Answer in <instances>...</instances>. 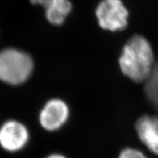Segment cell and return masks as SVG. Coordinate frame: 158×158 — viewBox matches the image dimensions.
I'll list each match as a JSON object with an SVG mask.
<instances>
[{"label":"cell","instance_id":"3","mask_svg":"<svg viewBox=\"0 0 158 158\" xmlns=\"http://www.w3.org/2000/svg\"><path fill=\"white\" fill-rule=\"evenodd\" d=\"M96 16L106 30H123L127 25L128 12L121 0H102L96 9Z\"/></svg>","mask_w":158,"mask_h":158},{"label":"cell","instance_id":"8","mask_svg":"<svg viewBox=\"0 0 158 158\" xmlns=\"http://www.w3.org/2000/svg\"><path fill=\"white\" fill-rule=\"evenodd\" d=\"M145 93L150 103L158 111V63L155 64L145 83Z\"/></svg>","mask_w":158,"mask_h":158},{"label":"cell","instance_id":"10","mask_svg":"<svg viewBox=\"0 0 158 158\" xmlns=\"http://www.w3.org/2000/svg\"><path fill=\"white\" fill-rule=\"evenodd\" d=\"M54 0H30V2L34 5H39L43 6L45 9L48 6L51 5Z\"/></svg>","mask_w":158,"mask_h":158},{"label":"cell","instance_id":"7","mask_svg":"<svg viewBox=\"0 0 158 158\" xmlns=\"http://www.w3.org/2000/svg\"><path fill=\"white\" fill-rule=\"evenodd\" d=\"M72 5L69 0H54L45 8V16L52 24L59 26L64 22L70 13Z\"/></svg>","mask_w":158,"mask_h":158},{"label":"cell","instance_id":"11","mask_svg":"<svg viewBox=\"0 0 158 158\" xmlns=\"http://www.w3.org/2000/svg\"><path fill=\"white\" fill-rule=\"evenodd\" d=\"M46 158H67L64 157V155H60V154H52V155H50L48 156Z\"/></svg>","mask_w":158,"mask_h":158},{"label":"cell","instance_id":"4","mask_svg":"<svg viewBox=\"0 0 158 158\" xmlns=\"http://www.w3.org/2000/svg\"><path fill=\"white\" fill-rule=\"evenodd\" d=\"M29 139L28 129L21 122L10 120L0 127V146L9 152H16L23 149Z\"/></svg>","mask_w":158,"mask_h":158},{"label":"cell","instance_id":"6","mask_svg":"<svg viewBox=\"0 0 158 158\" xmlns=\"http://www.w3.org/2000/svg\"><path fill=\"white\" fill-rule=\"evenodd\" d=\"M136 130L141 141L158 155V117L143 116L136 122Z\"/></svg>","mask_w":158,"mask_h":158},{"label":"cell","instance_id":"2","mask_svg":"<svg viewBox=\"0 0 158 158\" xmlns=\"http://www.w3.org/2000/svg\"><path fill=\"white\" fill-rule=\"evenodd\" d=\"M33 61L28 54L16 48L0 51V80L19 85L28 80L33 70Z\"/></svg>","mask_w":158,"mask_h":158},{"label":"cell","instance_id":"9","mask_svg":"<svg viewBox=\"0 0 158 158\" xmlns=\"http://www.w3.org/2000/svg\"><path fill=\"white\" fill-rule=\"evenodd\" d=\"M118 158H147L140 151L133 149H126L120 154Z\"/></svg>","mask_w":158,"mask_h":158},{"label":"cell","instance_id":"5","mask_svg":"<svg viewBox=\"0 0 158 158\" xmlns=\"http://www.w3.org/2000/svg\"><path fill=\"white\" fill-rule=\"evenodd\" d=\"M69 108L60 99H51L40 112L39 122L43 129L55 131L60 129L68 119Z\"/></svg>","mask_w":158,"mask_h":158},{"label":"cell","instance_id":"1","mask_svg":"<svg viewBox=\"0 0 158 158\" xmlns=\"http://www.w3.org/2000/svg\"><path fill=\"white\" fill-rule=\"evenodd\" d=\"M119 65L122 72L135 82L146 81L151 74L154 54L151 45L141 35H134L124 46Z\"/></svg>","mask_w":158,"mask_h":158}]
</instances>
